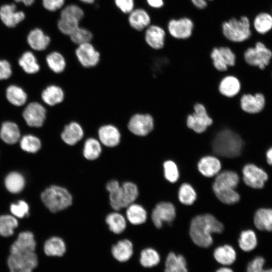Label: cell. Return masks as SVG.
Returning a JSON list of instances; mask_svg holds the SVG:
<instances>
[{
  "label": "cell",
  "mask_w": 272,
  "mask_h": 272,
  "mask_svg": "<svg viewBox=\"0 0 272 272\" xmlns=\"http://www.w3.org/2000/svg\"><path fill=\"white\" fill-rule=\"evenodd\" d=\"M15 1L18 3L22 2L25 5L27 6H29L34 3L35 0H15Z\"/></svg>",
  "instance_id": "cell-60"
},
{
  "label": "cell",
  "mask_w": 272,
  "mask_h": 272,
  "mask_svg": "<svg viewBox=\"0 0 272 272\" xmlns=\"http://www.w3.org/2000/svg\"><path fill=\"white\" fill-rule=\"evenodd\" d=\"M194 111L192 114L188 115L186 125L196 133H201L212 124L213 120L209 116L205 107L200 103L194 105Z\"/></svg>",
  "instance_id": "cell-11"
},
{
  "label": "cell",
  "mask_w": 272,
  "mask_h": 272,
  "mask_svg": "<svg viewBox=\"0 0 272 272\" xmlns=\"http://www.w3.org/2000/svg\"><path fill=\"white\" fill-rule=\"evenodd\" d=\"M21 149L27 152L35 153L38 152L42 146L41 141L37 137L32 134H26L20 139Z\"/></svg>",
  "instance_id": "cell-47"
},
{
  "label": "cell",
  "mask_w": 272,
  "mask_h": 272,
  "mask_svg": "<svg viewBox=\"0 0 272 272\" xmlns=\"http://www.w3.org/2000/svg\"><path fill=\"white\" fill-rule=\"evenodd\" d=\"M252 26L260 35H265L272 30V15L266 12L258 13L254 18Z\"/></svg>",
  "instance_id": "cell-35"
},
{
  "label": "cell",
  "mask_w": 272,
  "mask_h": 272,
  "mask_svg": "<svg viewBox=\"0 0 272 272\" xmlns=\"http://www.w3.org/2000/svg\"><path fill=\"white\" fill-rule=\"evenodd\" d=\"M197 167L198 171L204 176L212 177L220 173L221 163L216 157L207 156L200 159Z\"/></svg>",
  "instance_id": "cell-27"
},
{
  "label": "cell",
  "mask_w": 272,
  "mask_h": 272,
  "mask_svg": "<svg viewBox=\"0 0 272 272\" xmlns=\"http://www.w3.org/2000/svg\"><path fill=\"white\" fill-rule=\"evenodd\" d=\"M43 250L45 254L48 256H61L65 252L66 246L61 238L53 236L45 242Z\"/></svg>",
  "instance_id": "cell-34"
},
{
  "label": "cell",
  "mask_w": 272,
  "mask_h": 272,
  "mask_svg": "<svg viewBox=\"0 0 272 272\" xmlns=\"http://www.w3.org/2000/svg\"><path fill=\"white\" fill-rule=\"evenodd\" d=\"M160 261V256L154 249L150 248L144 249L141 254L140 262L144 267L156 265Z\"/></svg>",
  "instance_id": "cell-48"
},
{
  "label": "cell",
  "mask_w": 272,
  "mask_h": 272,
  "mask_svg": "<svg viewBox=\"0 0 272 272\" xmlns=\"http://www.w3.org/2000/svg\"><path fill=\"white\" fill-rule=\"evenodd\" d=\"M212 146L213 152L217 155L231 158L241 154L244 142L237 132L230 129H224L216 134Z\"/></svg>",
  "instance_id": "cell-3"
},
{
  "label": "cell",
  "mask_w": 272,
  "mask_h": 272,
  "mask_svg": "<svg viewBox=\"0 0 272 272\" xmlns=\"http://www.w3.org/2000/svg\"><path fill=\"white\" fill-rule=\"evenodd\" d=\"M241 90V83L239 79L234 76H228L220 82L219 90L221 94L229 97L237 95Z\"/></svg>",
  "instance_id": "cell-29"
},
{
  "label": "cell",
  "mask_w": 272,
  "mask_h": 272,
  "mask_svg": "<svg viewBox=\"0 0 272 272\" xmlns=\"http://www.w3.org/2000/svg\"><path fill=\"white\" fill-rule=\"evenodd\" d=\"M6 96L8 101L13 105L21 106L27 101V95L21 87L12 85L6 89Z\"/></svg>",
  "instance_id": "cell-40"
},
{
  "label": "cell",
  "mask_w": 272,
  "mask_h": 272,
  "mask_svg": "<svg viewBox=\"0 0 272 272\" xmlns=\"http://www.w3.org/2000/svg\"><path fill=\"white\" fill-rule=\"evenodd\" d=\"M80 2L87 4V5H91L94 3L96 0H79Z\"/></svg>",
  "instance_id": "cell-62"
},
{
  "label": "cell",
  "mask_w": 272,
  "mask_h": 272,
  "mask_svg": "<svg viewBox=\"0 0 272 272\" xmlns=\"http://www.w3.org/2000/svg\"><path fill=\"white\" fill-rule=\"evenodd\" d=\"M240 248L245 252L253 250L257 245V238L255 232L251 229L242 231L238 239Z\"/></svg>",
  "instance_id": "cell-42"
},
{
  "label": "cell",
  "mask_w": 272,
  "mask_h": 272,
  "mask_svg": "<svg viewBox=\"0 0 272 272\" xmlns=\"http://www.w3.org/2000/svg\"><path fill=\"white\" fill-rule=\"evenodd\" d=\"M69 37L70 41L76 46L92 42L94 39V35L90 30L80 26Z\"/></svg>",
  "instance_id": "cell-43"
},
{
  "label": "cell",
  "mask_w": 272,
  "mask_h": 272,
  "mask_svg": "<svg viewBox=\"0 0 272 272\" xmlns=\"http://www.w3.org/2000/svg\"><path fill=\"white\" fill-rule=\"evenodd\" d=\"M176 217L175 206L170 202H160L158 203L152 211L151 219L155 227L160 228L163 222L169 224Z\"/></svg>",
  "instance_id": "cell-17"
},
{
  "label": "cell",
  "mask_w": 272,
  "mask_h": 272,
  "mask_svg": "<svg viewBox=\"0 0 272 272\" xmlns=\"http://www.w3.org/2000/svg\"><path fill=\"white\" fill-rule=\"evenodd\" d=\"M127 22L129 26L135 31H144L152 23L149 12L142 8H134L128 14Z\"/></svg>",
  "instance_id": "cell-23"
},
{
  "label": "cell",
  "mask_w": 272,
  "mask_h": 272,
  "mask_svg": "<svg viewBox=\"0 0 272 272\" xmlns=\"http://www.w3.org/2000/svg\"><path fill=\"white\" fill-rule=\"evenodd\" d=\"M0 18L7 27H14L24 19L25 14L17 11L15 4H6L0 8Z\"/></svg>",
  "instance_id": "cell-25"
},
{
  "label": "cell",
  "mask_w": 272,
  "mask_h": 272,
  "mask_svg": "<svg viewBox=\"0 0 272 272\" xmlns=\"http://www.w3.org/2000/svg\"><path fill=\"white\" fill-rule=\"evenodd\" d=\"M192 5L197 9L202 10L208 6V2L214 0H189Z\"/></svg>",
  "instance_id": "cell-57"
},
{
  "label": "cell",
  "mask_w": 272,
  "mask_h": 272,
  "mask_svg": "<svg viewBox=\"0 0 272 272\" xmlns=\"http://www.w3.org/2000/svg\"><path fill=\"white\" fill-rule=\"evenodd\" d=\"M196 197V191L190 184L184 183L181 185L178 191V199L181 203L187 206L191 205Z\"/></svg>",
  "instance_id": "cell-46"
},
{
  "label": "cell",
  "mask_w": 272,
  "mask_h": 272,
  "mask_svg": "<svg viewBox=\"0 0 272 272\" xmlns=\"http://www.w3.org/2000/svg\"><path fill=\"white\" fill-rule=\"evenodd\" d=\"M126 208V218L131 224L137 226L146 222L147 219V213L142 206L132 203Z\"/></svg>",
  "instance_id": "cell-32"
},
{
  "label": "cell",
  "mask_w": 272,
  "mask_h": 272,
  "mask_svg": "<svg viewBox=\"0 0 272 272\" xmlns=\"http://www.w3.org/2000/svg\"><path fill=\"white\" fill-rule=\"evenodd\" d=\"M128 131L138 137H146L153 131L155 120L148 113H135L129 118L127 123Z\"/></svg>",
  "instance_id": "cell-7"
},
{
  "label": "cell",
  "mask_w": 272,
  "mask_h": 272,
  "mask_svg": "<svg viewBox=\"0 0 272 272\" xmlns=\"http://www.w3.org/2000/svg\"><path fill=\"white\" fill-rule=\"evenodd\" d=\"M164 177L171 183L176 182L179 177V170L176 163L171 160H167L163 164Z\"/></svg>",
  "instance_id": "cell-50"
},
{
  "label": "cell",
  "mask_w": 272,
  "mask_h": 272,
  "mask_svg": "<svg viewBox=\"0 0 272 272\" xmlns=\"http://www.w3.org/2000/svg\"><path fill=\"white\" fill-rule=\"evenodd\" d=\"M214 255L216 260L224 265L232 264L236 258L235 249L229 245L218 247L215 249Z\"/></svg>",
  "instance_id": "cell-39"
},
{
  "label": "cell",
  "mask_w": 272,
  "mask_h": 272,
  "mask_svg": "<svg viewBox=\"0 0 272 272\" xmlns=\"http://www.w3.org/2000/svg\"><path fill=\"white\" fill-rule=\"evenodd\" d=\"M60 137L64 144L73 147L84 139L85 131L80 123L72 121L64 125Z\"/></svg>",
  "instance_id": "cell-19"
},
{
  "label": "cell",
  "mask_w": 272,
  "mask_h": 272,
  "mask_svg": "<svg viewBox=\"0 0 272 272\" xmlns=\"http://www.w3.org/2000/svg\"><path fill=\"white\" fill-rule=\"evenodd\" d=\"M27 42L34 50L42 51L46 50L50 45L51 38L41 29L35 28L28 35Z\"/></svg>",
  "instance_id": "cell-26"
},
{
  "label": "cell",
  "mask_w": 272,
  "mask_h": 272,
  "mask_svg": "<svg viewBox=\"0 0 272 272\" xmlns=\"http://www.w3.org/2000/svg\"><path fill=\"white\" fill-rule=\"evenodd\" d=\"M60 16H70L74 17L81 21L85 16L83 9L75 4L65 5L61 9Z\"/></svg>",
  "instance_id": "cell-51"
},
{
  "label": "cell",
  "mask_w": 272,
  "mask_h": 272,
  "mask_svg": "<svg viewBox=\"0 0 272 272\" xmlns=\"http://www.w3.org/2000/svg\"><path fill=\"white\" fill-rule=\"evenodd\" d=\"M20 130L18 125L12 121H5L2 124L0 138L6 144H16L20 139Z\"/></svg>",
  "instance_id": "cell-31"
},
{
  "label": "cell",
  "mask_w": 272,
  "mask_h": 272,
  "mask_svg": "<svg viewBox=\"0 0 272 272\" xmlns=\"http://www.w3.org/2000/svg\"><path fill=\"white\" fill-rule=\"evenodd\" d=\"M266 103L264 94L259 92L244 93L239 100V105L242 110L251 115L257 114L262 112L265 107Z\"/></svg>",
  "instance_id": "cell-15"
},
{
  "label": "cell",
  "mask_w": 272,
  "mask_h": 272,
  "mask_svg": "<svg viewBox=\"0 0 272 272\" xmlns=\"http://www.w3.org/2000/svg\"><path fill=\"white\" fill-rule=\"evenodd\" d=\"M265 260L261 256H257L248 264L246 272H272V268L264 269Z\"/></svg>",
  "instance_id": "cell-53"
},
{
  "label": "cell",
  "mask_w": 272,
  "mask_h": 272,
  "mask_svg": "<svg viewBox=\"0 0 272 272\" xmlns=\"http://www.w3.org/2000/svg\"><path fill=\"white\" fill-rule=\"evenodd\" d=\"M75 54L79 63L86 69L95 67L99 63L101 58L99 51L92 42L76 46Z\"/></svg>",
  "instance_id": "cell-10"
},
{
  "label": "cell",
  "mask_w": 272,
  "mask_h": 272,
  "mask_svg": "<svg viewBox=\"0 0 272 272\" xmlns=\"http://www.w3.org/2000/svg\"><path fill=\"white\" fill-rule=\"evenodd\" d=\"M242 174L244 183L254 189L263 188L268 179L267 173L263 169L252 163L244 165Z\"/></svg>",
  "instance_id": "cell-13"
},
{
  "label": "cell",
  "mask_w": 272,
  "mask_h": 272,
  "mask_svg": "<svg viewBox=\"0 0 272 272\" xmlns=\"http://www.w3.org/2000/svg\"><path fill=\"white\" fill-rule=\"evenodd\" d=\"M253 223L260 231H272V209L261 208L257 210L254 215Z\"/></svg>",
  "instance_id": "cell-30"
},
{
  "label": "cell",
  "mask_w": 272,
  "mask_h": 272,
  "mask_svg": "<svg viewBox=\"0 0 272 272\" xmlns=\"http://www.w3.org/2000/svg\"><path fill=\"white\" fill-rule=\"evenodd\" d=\"M166 31L160 25L151 24L144 30V39L150 48L158 50L165 44Z\"/></svg>",
  "instance_id": "cell-18"
},
{
  "label": "cell",
  "mask_w": 272,
  "mask_h": 272,
  "mask_svg": "<svg viewBox=\"0 0 272 272\" xmlns=\"http://www.w3.org/2000/svg\"><path fill=\"white\" fill-rule=\"evenodd\" d=\"M105 188L109 193L110 205L114 211H118L127 207L123 189L119 181L111 180L107 183Z\"/></svg>",
  "instance_id": "cell-20"
},
{
  "label": "cell",
  "mask_w": 272,
  "mask_h": 272,
  "mask_svg": "<svg viewBox=\"0 0 272 272\" xmlns=\"http://www.w3.org/2000/svg\"><path fill=\"white\" fill-rule=\"evenodd\" d=\"M7 263L10 272H33L38 265V259L35 252L10 254Z\"/></svg>",
  "instance_id": "cell-8"
},
{
  "label": "cell",
  "mask_w": 272,
  "mask_h": 272,
  "mask_svg": "<svg viewBox=\"0 0 272 272\" xmlns=\"http://www.w3.org/2000/svg\"><path fill=\"white\" fill-rule=\"evenodd\" d=\"M41 99L47 107L58 105L64 100L65 93L63 89L55 84L48 85L41 92Z\"/></svg>",
  "instance_id": "cell-22"
},
{
  "label": "cell",
  "mask_w": 272,
  "mask_h": 272,
  "mask_svg": "<svg viewBox=\"0 0 272 272\" xmlns=\"http://www.w3.org/2000/svg\"><path fill=\"white\" fill-rule=\"evenodd\" d=\"M121 137L119 128L112 123L102 124L97 130V138L106 148L113 149L118 146L121 143Z\"/></svg>",
  "instance_id": "cell-16"
},
{
  "label": "cell",
  "mask_w": 272,
  "mask_h": 272,
  "mask_svg": "<svg viewBox=\"0 0 272 272\" xmlns=\"http://www.w3.org/2000/svg\"><path fill=\"white\" fill-rule=\"evenodd\" d=\"M116 8L122 13L128 14L135 8V0H114Z\"/></svg>",
  "instance_id": "cell-54"
},
{
  "label": "cell",
  "mask_w": 272,
  "mask_h": 272,
  "mask_svg": "<svg viewBox=\"0 0 272 272\" xmlns=\"http://www.w3.org/2000/svg\"><path fill=\"white\" fill-rule=\"evenodd\" d=\"M147 5L151 8L160 9L165 6L164 0H146Z\"/></svg>",
  "instance_id": "cell-58"
},
{
  "label": "cell",
  "mask_w": 272,
  "mask_h": 272,
  "mask_svg": "<svg viewBox=\"0 0 272 272\" xmlns=\"http://www.w3.org/2000/svg\"><path fill=\"white\" fill-rule=\"evenodd\" d=\"M210 57L215 68L220 72L228 70V66H233L236 61V55L228 46L214 47L211 51Z\"/></svg>",
  "instance_id": "cell-14"
},
{
  "label": "cell",
  "mask_w": 272,
  "mask_h": 272,
  "mask_svg": "<svg viewBox=\"0 0 272 272\" xmlns=\"http://www.w3.org/2000/svg\"><path fill=\"white\" fill-rule=\"evenodd\" d=\"M103 146L97 138L89 137L83 140L82 154L88 161H95L100 157L103 153Z\"/></svg>",
  "instance_id": "cell-24"
},
{
  "label": "cell",
  "mask_w": 272,
  "mask_h": 272,
  "mask_svg": "<svg viewBox=\"0 0 272 272\" xmlns=\"http://www.w3.org/2000/svg\"><path fill=\"white\" fill-rule=\"evenodd\" d=\"M194 27L193 20L184 16L170 19L167 24V31L174 39L186 40L192 35Z\"/></svg>",
  "instance_id": "cell-9"
},
{
  "label": "cell",
  "mask_w": 272,
  "mask_h": 272,
  "mask_svg": "<svg viewBox=\"0 0 272 272\" xmlns=\"http://www.w3.org/2000/svg\"><path fill=\"white\" fill-rule=\"evenodd\" d=\"M240 181L238 174L231 170H225L217 175L213 189L217 197L223 203L233 205L238 202L240 196L235 190Z\"/></svg>",
  "instance_id": "cell-2"
},
{
  "label": "cell",
  "mask_w": 272,
  "mask_h": 272,
  "mask_svg": "<svg viewBox=\"0 0 272 272\" xmlns=\"http://www.w3.org/2000/svg\"><path fill=\"white\" fill-rule=\"evenodd\" d=\"M25 180L24 176L17 172L9 173L5 179V185L7 189L12 193H18L24 188Z\"/></svg>",
  "instance_id": "cell-37"
},
{
  "label": "cell",
  "mask_w": 272,
  "mask_h": 272,
  "mask_svg": "<svg viewBox=\"0 0 272 272\" xmlns=\"http://www.w3.org/2000/svg\"><path fill=\"white\" fill-rule=\"evenodd\" d=\"M114 257L120 262L128 260L133 253V245L130 241L123 239L113 245L111 249Z\"/></svg>",
  "instance_id": "cell-33"
},
{
  "label": "cell",
  "mask_w": 272,
  "mask_h": 272,
  "mask_svg": "<svg viewBox=\"0 0 272 272\" xmlns=\"http://www.w3.org/2000/svg\"><path fill=\"white\" fill-rule=\"evenodd\" d=\"M271 78H272V71L271 72Z\"/></svg>",
  "instance_id": "cell-63"
},
{
  "label": "cell",
  "mask_w": 272,
  "mask_h": 272,
  "mask_svg": "<svg viewBox=\"0 0 272 272\" xmlns=\"http://www.w3.org/2000/svg\"><path fill=\"white\" fill-rule=\"evenodd\" d=\"M127 207L134 203L138 197L139 191L137 185L131 181H125L121 184Z\"/></svg>",
  "instance_id": "cell-49"
},
{
  "label": "cell",
  "mask_w": 272,
  "mask_h": 272,
  "mask_svg": "<svg viewBox=\"0 0 272 272\" xmlns=\"http://www.w3.org/2000/svg\"><path fill=\"white\" fill-rule=\"evenodd\" d=\"M19 65L28 74H34L39 72L40 65L34 54L31 51L25 52L18 61Z\"/></svg>",
  "instance_id": "cell-38"
},
{
  "label": "cell",
  "mask_w": 272,
  "mask_h": 272,
  "mask_svg": "<svg viewBox=\"0 0 272 272\" xmlns=\"http://www.w3.org/2000/svg\"><path fill=\"white\" fill-rule=\"evenodd\" d=\"M42 2L43 7L50 12L61 10L65 3V0H42Z\"/></svg>",
  "instance_id": "cell-55"
},
{
  "label": "cell",
  "mask_w": 272,
  "mask_h": 272,
  "mask_svg": "<svg viewBox=\"0 0 272 272\" xmlns=\"http://www.w3.org/2000/svg\"><path fill=\"white\" fill-rule=\"evenodd\" d=\"M11 64L6 60H0V80H7L12 75Z\"/></svg>",
  "instance_id": "cell-56"
},
{
  "label": "cell",
  "mask_w": 272,
  "mask_h": 272,
  "mask_svg": "<svg viewBox=\"0 0 272 272\" xmlns=\"http://www.w3.org/2000/svg\"><path fill=\"white\" fill-rule=\"evenodd\" d=\"M17 219L11 215H4L0 216V235L8 237L14 234V229L17 227Z\"/></svg>",
  "instance_id": "cell-45"
},
{
  "label": "cell",
  "mask_w": 272,
  "mask_h": 272,
  "mask_svg": "<svg viewBox=\"0 0 272 272\" xmlns=\"http://www.w3.org/2000/svg\"><path fill=\"white\" fill-rule=\"evenodd\" d=\"M216 272H233V270L229 268L223 267L217 270Z\"/></svg>",
  "instance_id": "cell-61"
},
{
  "label": "cell",
  "mask_w": 272,
  "mask_h": 272,
  "mask_svg": "<svg viewBox=\"0 0 272 272\" xmlns=\"http://www.w3.org/2000/svg\"><path fill=\"white\" fill-rule=\"evenodd\" d=\"M29 206L26 202L20 200L17 203H12L10 206L11 213L15 216L19 218L28 217L29 215Z\"/></svg>",
  "instance_id": "cell-52"
},
{
  "label": "cell",
  "mask_w": 272,
  "mask_h": 272,
  "mask_svg": "<svg viewBox=\"0 0 272 272\" xmlns=\"http://www.w3.org/2000/svg\"><path fill=\"white\" fill-rule=\"evenodd\" d=\"M45 61L48 69L55 74L63 73L66 66L65 57L61 52L57 50H53L47 53Z\"/></svg>",
  "instance_id": "cell-28"
},
{
  "label": "cell",
  "mask_w": 272,
  "mask_h": 272,
  "mask_svg": "<svg viewBox=\"0 0 272 272\" xmlns=\"http://www.w3.org/2000/svg\"><path fill=\"white\" fill-rule=\"evenodd\" d=\"M79 20L68 16H60L57 21V27L63 35L69 36L78 27L80 26Z\"/></svg>",
  "instance_id": "cell-44"
},
{
  "label": "cell",
  "mask_w": 272,
  "mask_h": 272,
  "mask_svg": "<svg viewBox=\"0 0 272 272\" xmlns=\"http://www.w3.org/2000/svg\"><path fill=\"white\" fill-rule=\"evenodd\" d=\"M165 272H187L184 257L169 253L166 260Z\"/></svg>",
  "instance_id": "cell-41"
},
{
  "label": "cell",
  "mask_w": 272,
  "mask_h": 272,
  "mask_svg": "<svg viewBox=\"0 0 272 272\" xmlns=\"http://www.w3.org/2000/svg\"><path fill=\"white\" fill-rule=\"evenodd\" d=\"M266 159L267 163L272 166V146L270 147L266 151Z\"/></svg>",
  "instance_id": "cell-59"
},
{
  "label": "cell",
  "mask_w": 272,
  "mask_h": 272,
  "mask_svg": "<svg viewBox=\"0 0 272 272\" xmlns=\"http://www.w3.org/2000/svg\"><path fill=\"white\" fill-rule=\"evenodd\" d=\"M36 242L33 234L30 231L20 233L17 239L10 246V254L35 252Z\"/></svg>",
  "instance_id": "cell-21"
},
{
  "label": "cell",
  "mask_w": 272,
  "mask_h": 272,
  "mask_svg": "<svg viewBox=\"0 0 272 272\" xmlns=\"http://www.w3.org/2000/svg\"><path fill=\"white\" fill-rule=\"evenodd\" d=\"M221 28L223 36L233 43L245 42L252 36L250 21L245 15L239 18L233 17L223 21Z\"/></svg>",
  "instance_id": "cell-4"
},
{
  "label": "cell",
  "mask_w": 272,
  "mask_h": 272,
  "mask_svg": "<svg viewBox=\"0 0 272 272\" xmlns=\"http://www.w3.org/2000/svg\"><path fill=\"white\" fill-rule=\"evenodd\" d=\"M105 223L110 231L116 234L122 233L127 226L126 218L121 213L115 211L106 216Z\"/></svg>",
  "instance_id": "cell-36"
},
{
  "label": "cell",
  "mask_w": 272,
  "mask_h": 272,
  "mask_svg": "<svg viewBox=\"0 0 272 272\" xmlns=\"http://www.w3.org/2000/svg\"><path fill=\"white\" fill-rule=\"evenodd\" d=\"M243 59L248 66L264 70L272 60V50L262 41H257L254 45L246 49Z\"/></svg>",
  "instance_id": "cell-6"
},
{
  "label": "cell",
  "mask_w": 272,
  "mask_h": 272,
  "mask_svg": "<svg viewBox=\"0 0 272 272\" xmlns=\"http://www.w3.org/2000/svg\"><path fill=\"white\" fill-rule=\"evenodd\" d=\"M22 115L28 126L41 128L43 127L46 121L47 109L38 102H32L25 108Z\"/></svg>",
  "instance_id": "cell-12"
},
{
  "label": "cell",
  "mask_w": 272,
  "mask_h": 272,
  "mask_svg": "<svg viewBox=\"0 0 272 272\" xmlns=\"http://www.w3.org/2000/svg\"><path fill=\"white\" fill-rule=\"evenodd\" d=\"M224 225L214 216L207 214L194 217L191 221L189 234L193 242L201 247H208L213 243L212 234L221 233Z\"/></svg>",
  "instance_id": "cell-1"
},
{
  "label": "cell",
  "mask_w": 272,
  "mask_h": 272,
  "mask_svg": "<svg viewBox=\"0 0 272 272\" xmlns=\"http://www.w3.org/2000/svg\"><path fill=\"white\" fill-rule=\"evenodd\" d=\"M271 15H272V8H271Z\"/></svg>",
  "instance_id": "cell-64"
},
{
  "label": "cell",
  "mask_w": 272,
  "mask_h": 272,
  "mask_svg": "<svg viewBox=\"0 0 272 272\" xmlns=\"http://www.w3.org/2000/svg\"><path fill=\"white\" fill-rule=\"evenodd\" d=\"M41 199L51 213L63 211L72 206L73 197L68 189L64 187L52 185L41 194Z\"/></svg>",
  "instance_id": "cell-5"
}]
</instances>
